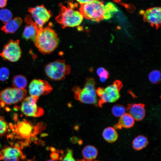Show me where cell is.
I'll return each instance as SVG.
<instances>
[{
	"label": "cell",
	"instance_id": "cell-3",
	"mask_svg": "<svg viewBox=\"0 0 161 161\" xmlns=\"http://www.w3.org/2000/svg\"><path fill=\"white\" fill-rule=\"evenodd\" d=\"M34 42L40 52L43 54H49L57 47L58 39L55 31L48 27L38 30Z\"/></svg>",
	"mask_w": 161,
	"mask_h": 161
},
{
	"label": "cell",
	"instance_id": "cell-9",
	"mask_svg": "<svg viewBox=\"0 0 161 161\" xmlns=\"http://www.w3.org/2000/svg\"><path fill=\"white\" fill-rule=\"evenodd\" d=\"M18 40H10L4 47L1 56L4 59L12 62L17 61L21 58V52Z\"/></svg>",
	"mask_w": 161,
	"mask_h": 161
},
{
	"label": "cell",
	"instance_id": "cell-31",
	"mask_svg": "<svg viewBox=\"0 0 161 161\" xmlns=\"http://www.w3.org/2000/svg\"><path fill=\"white\" fill-rule=\"evenodd\" d=\"M95 0H76L80 5L83 4L92 2Z\"/></svg>",
	"mask_w": 161,
	"mask_h": 161
},
{
	"label": "cell",
	"instance_id": "cell-15",
	"mask_svg": "<svg viewBox=\"0 0 161 161\" xmlns=\"http://www.w3.org/2000/svg\"><path fill=\"white\" fill-rule=\"evenodd\" d=\"M25 21L27 24L24 28L23 37L25 39H31L34 41L38 30L41 28L38 27L29 15L26 16Z\"/></svg>",
	"mask_w": 161,
	"mask_h": 161
},
{
	"label": "cell",
	"instance_id": "cell-5",
	"mask_svg": "<svg viewBox=\"0 0 161 161\" xmlns=\"http://www.w3.org/2000/svg\"><path fill=\"white\" fill-rule=\"evenodd\" d=\"M45 72L50 79L60 80L70 73L71 67L64 60L59 59L48 64L45 67Z\"/></svg>",
	"mask_w": 161,
	"mask_h": 161
},
{
	"label": "cell",
	"instance_id": "cell-27",
	"mask_svg": "<svg viewBox=\"0 0 161 161\" xmlns=\"http://www.w3.org/2000/svg\"><path fill=\"white\" fill-rule=\"evenodd\" d=\"M9 129V124L3 117L0 116V137L6 134Z\"/></svg>",
	"mask_w": 161,
	"mask_h": 161
},
{
	"label": "cell",
	"instance_id": "cell-8",
	"mask_svg": "<svg viewBox=\"0 0 161 161\" xmlns=\"http://www.w3.org/2000/svg\"><path fill=\"white\" fill-rule=\"evenodd\" d=\"M39 97L30 96L27 97L22 101L20 106L21 112L28 117H38L42 116L44 110L37 104Z\"/></svg>",
	"mask_w": 161,
	"mask_h": 161
},
{
	"label": "cell",
	"instance_id": "cell-21",
	"mask_svg": "<svg viewBox=\"0 0 161 161\" xmlns=\"http://www.w3.org/2000/svg\"><path fill=\"white\" fill-rule=\"evenodd\" d=\"M148 143L149 141L146 137L139 135L134 138L133 140V148L136 150L139 151L145 147Z\"/></svg>",
	"mask_w": 161,
	"mask_h": 161
},
{
	"label": "cell",
	"instance_id": "cell-16",
	"mask_svg": "<svg viewBox=\"0 0 161 161\" xmlns=\"http://www.w3.org/2000/svg\"><path fill=\"white\" fill-rule=\"evenodd\" d=\"M145 105L143 103H129L127 105L126 110L137 121L142 120L145 114Z\"/></svg>",
	"mask_w": 161,
	"mask_h": 161
},
{
	"label": "cell",
	"instance_id": "cell-11",
	"mask_svg": "<svg viewBox=\"0 0 161 161\" xmlns=\"http://www.w3.org/2000/svg\"><path fill=\"white\" fill-rule=\"evenodd\" d=\"M52 89V87L47 81L34 79L30 82L28 91L30 96L39 98L41 95L48 94Z\"/></svg>",
	"mask_w": 161,
	"mask_h": 161
},
{
	"label": "cell",
	"instance_id": "cell-25",
	"mask_svg": "<svg viewBox=\"0 0 161 161\" xmlns=\"http://www.w3.org/2000/svg\"><path fill=\"white\" fill-rule=\"evenodd\" d=\"M126 111L124 106L120 104L114 105L111 109L112 114L116 117H120L126 113Z\"/></svg>",
	"mask_w": 161,
	"mask_h": 161
},
{
	"label": "cell",
	"instance_id": "cell-14",
	"mask_svg": "<svg viewBox=\"0 0 161 161\" xmlns=\"http://www.w3.org/2000/svg\"><path fill=\"white\" fill-rule=\"evenodd\" d=\"M143 12L140 13L143 15L144 21L148 23L152 27L158 29L161 26V8L160 7H151Z\"/></svg>",
	"mask_w": 161,
	"mask_h": 161
},
{
	"label": "cell",
	"instance_id": "cell-26",
	"mask_svg": "<svg viewBox=\"0 0 161 161\" xmlns=\"http://www.w3.org/2000/svg\"><path fill=\"white\" fill-rule=\"evenodd\" d=\"M12 14L10 10L5 8L0 10V20L4 23L12 19Z\"/></svg>",
	"mask_w": 161,
	"mask_h": 161
},
{
	"label": "cell",
	"instance_id": "cell-4",
	"mask_svg": "<svg viewBox=\"0 0 161 161\" xmlns=\"http://www.w3.org/2000/svg\"><path fill=\"white\" fill-rule=\"evenodd\" d=\"M104 6L103 1L95 0L90 3L80 5L79 10L83 17L98 22L104 19Z\"/></svg>",
	"mask_w": 161,
	"mask_h": 161
},
{
	"label": "cell",
	"instance_id": "cell-18",
	"mask_svg": "<svg viewBox=\"0 0 161 161\" xmlns=\"http://www.w3.org/2000/svg\"><path fill=\"white\" fill-rule=\"evenodd\" d=\"M22 22V20L21 18H15L4 23L1 28V30L6 33H14L20 27Z\"/></svg>",
	"mask_w": 161,
	"mask_h": 161
},
{
	"label": "cell",
	"instance_id": "cell-33",
	"mask_svg": "<svg viewBox=\"0 0 161 161\" xmlns=\"http://www.w3.org/2000/svg\"><path fill=\"white\" fill-rule=\"evenodd\" d=\"M76 161H98V160H86V159H82V160H77Z\"/></svg>",
	"mask_w": 161,
	"mask_h": 161
},
{
	"label": "cell",
	"instance_id": "cell-17",
	"mask_svg": "<svg viewBox=\"0 0 161 161\" xmlns=\"http://www.w3.org/2000/svg\"><path fill=\"white\" fill-rule=\"evenodd\" d=\"M134 123L133 117L128 113H125L120 117L118 123L114 126V128L118 129L122 128H130L134 126Z\"/></svg>",
	"mask_w": 161,
	"mask_h": 161
},
{
	"label": "cell",
	"instance_id": "cell-19",
	"mask_svg": "<svg viewBox=\"0 0 161 161\" xmlns=\"http://www.w3.org/2000/svg\"><path fill=\"white\" fill-rule=\"evenodd\" d=\"M102 135L104 139L107 142L110 143L116 141L118 137L115 129L112 127L105 128L103 132Z\"/></svg>",
	"mask_w": 161,
	"mask_h": 161
},
{
	"label": "cell",
	"instance_id": "cell-1",
	"mask_svg": "<svg viewBox=\"0 0 161 161\" xmlns=\"http://www.w3.org/2000/svg\"><path fill=\"white\" fill-rule=\"evenodd\" d=\"M14 123L9 124V129L11 133L8 136V138L14 139L17 140L16 144L21 148L31 143L36 138V136L44 128L42 122L34 124L30 121L23 119L18 120L14 116Z\"/></svg>",
	"mask_w": 161,
	"mask_h": 161
},
{
	"label": "cell",
	"instance_id": "cell-32",
	"mask_svg": "<svg viewBox=\"0 0 161 161\" xmlns=\"http://www.w3.org/2000/svg\"><path fill=\"white\" fill-rule=\"evenodd\" d=\"M7 0H0V8L5 7L7 4Z\"/></svg>",
	"mask_w": 161,
	"mask_h": 161
},
{
	"label": "cell",
	"instance_id": "cell-12",
	"mask_svg": "<svg viewBox=\"0 0 161 161\" xmlns=\"http://www.w3.org/2000/svg\"><path fill=\"white\" fill-rule=\"evenodd\" d=\"M28 11L34 19V22L39 28L47 22L52 16L50 11L48 10L43 5L30 8Z\"/></svg>",
	"mask_w": 161,
	"mask_h": 161
},
{
	"label": "cell",
	"instance_id": "cell-24",
	"mask_svg": "<svg viewBox=\"0 0 161 161\" xmlns=\"http://www.w3.org/2000/svg\"><path fill=\"white\" fill-rule=\"evenodd\" d=\"M148 78L149 81L152 83L157 84H159L161 81V73L160 71L154 70L150 72Z\"/></svg>",
	"mask_w": 161,
	"mask_h": 161
},
{
	"label": "cell",
	"instance_id": "cell-7",
	"mask_svg": "<svg viewBox=\"0 0 161 161\" xmlns=\"http://www.w3.org/2000/svg\"><path fill=\"white\" fill-rule=\"evenodd\" d=\"M123 86L122 82L115 80L112 84L104 88L103 92L98 101V106L102 107L104 104L115 102L120 97V90Z\"/></svg>",
	"mask_w": 161,
	"mask_h": 161
},
{
	"label": "cell",
	"instance_id": "cell-36",
	"mask_svg": "<svg viewBox=\"0 0 161 161\" xmlns=\"http://www.w3.org/2000/svg\"><path fill=\"white\" fill-rule=\"evenodd\" d=\"M27 161H35V160H27Z\"/></svg>",
	"mask_w": 161,
	"mask_h": 161
},
{
	"label": "cell",
	"instance_id": "cell-23",
	"mask_svg": "<svg viewBox=\"0 0 161 161\" xmlns=\"http://www.w3.org/2000/svg\"><path fill=\"white\" fill-rule=\"evenodd\" d=\"M104 11V19L107 20L111 18L114 14L118 12V10L114 4L109 2L105 5Z\"/></svg>",
	"mask_w": 161,
	"mask_h": 161
},
{
	"label": "cell",
	"instance_id": "cell-28",
	"mask_svg": "<svg viewBox=\"0 0 161 161\" xmlns=\"http://www.w3.org/2000/svg\"><path fill=\"white\" fill-rule=\"evenodd\" d=\"M10 76V71L6 67L0 68V81H5L7 80Z\"/></svg>",
	"mask_w": 161,
	"mask_h": 161
},
{
	"label": "cell",
	"instance_id": "cell-10",
	"mask_svg": "<svg viewBox=\"0 0 161 161\" xmlns=\"http://www.w3.org/2000/svg\"><path fill=\"white\" fill-rule=\"evenodd\" d=\"M72 90L76 100L83 103L98 106V100L96 90H89L84 87L81 89L78 86L73 87Z\"/></svg>",
	"mask_w": 161,
	"mask_h": 161
},
{
	"label": "cell",
	"instance_id": "cell-29",
	"mask_svg": "<svg viewBox=\"0 0 161 161\" xmlns=\"http://www.w3.org/2000/svg\"><path fill=\"white\" fill-rule=\"evenodd\" d=\"M65 154L61 157V161H76L73 157V151L71 149H67Z\"/></svg>",
	"mask_w": 161,
	"mask_h": 161
},
{
	"label": "cell",
	"instance_id": "cell-6",
	"mask_svg": "<svg viewBox=\"0 0 161 161\" xmlns=\"http://www.w3.org/2000/svg\"><path fill=\"white\" fill-rule=\"evenodd\" d=\"M27 93L25 89L14 87L6 88L0 92V102L1 106L16 104L22 101L27 97Z\"/></svg>",
	"mask_w": 161,
	"mask_h": 161
},
{
	"label": "cell",
	"instance_id": "cell-20",
	"mask_svg": "<svg viewBox=\"0 0 161 161\" xmlns=\"http://www.w3.org/2000/svg\"><path fill=\"white\" fill-rule=\"evenodd\" d=\"M98 154L97 149L94 146L88 145L85 146L82 151V155L84 159L92 160L95 159Z\"/></svg>",
	"mask_w": 161,
	"mask_h": 161
},
{
	"label": "cell",
	"instance_id": "cell-35",
	"mask_svg": "<svg viewBox=\"0 0 161 161\" xmlns=\"http://www.w3.org/2000/svg\"><path fill=\"white\" fill-rule=\"evenodd\" d=\"M47 161H56V160H54L53 159H50V160H49Z\"/></svg>",
	"mask_w": 161,
	"mask_h": 161
},
{
	"label": "cell",
	"instance_id": "cell-22",
	"mask_svg": "<svg viewBox=\"0 0 161 161\" xmlns=\"http://www.w3.org/2000/svg\"><path fill=\"white\" fill-rule=\"evenodd\" d=\"M26 78L22 75H17L13 78L12 80L13 87L18 89H25L27 85Z\"/></svg>",
	"mask_w": 161,
	"mask_h": 161
},
{
	"label": "cell",
	"instance_id": "cell-30",
	"mask_svg": "<svg viewBox=\"0 0 161 161\" xmlns=\"http://www.w3.org/2000/svg\"><path fill=\"white\" fill-rule=\"evenodd\" d=\"M104 90L103 87H99L96 89V93L97 96L100 97L103 94Z\"/></svg>",
	"mask_w": 161,
	"mask_h": 161
},
{
	"label": "cell",
	"instance_id": "cell-2",
	"mask_svg": "<svg viewBox=\"0 0 161 161\" xmlns=\"http://www.w3.org/2000/svg\"><path fill=\"white\" fill-rule=\"evenodd\" d=\"M61 10L55 18L56 21L62 28L74 27L79 25L82 22L83 16L78 10V5L72 2H68L67 6L61 5Z\"/></svg>",
	"mask_w": 161,
	"mask_h": 161
},
{
	"label": "cell",
	"instance_id": "cell-13",
	"mask_svg": "<svg viewBox=\"0 0 161 161\" xmlns=\"http://www.w3.org/2000/svg\"><path fill=\"white\" fill-rule=\"evenodd\" d=\"M25 156L18 145L6 147L0 151V159L2 161H22Z\"/></svg>",
	"mask_w": 161,
	"mask_h": 161
},
{
	"label": "cell",
	"instance_id": "cell-34",
	"mask_svg": "<svg viewBox=\"0 0 161 161\" xmlns=\"http://www.w3.org/2000/svg\"><path fill=\"white\" fill-rule=\"evenodd\" d=\"M116 3H119L121 2L123 0H112Z\"/></svg>",
	"mask_w": 161,
	"mask_h": 161
}]
</instances>
